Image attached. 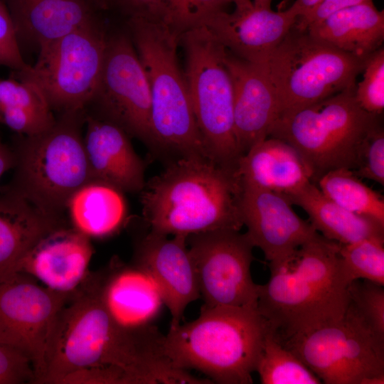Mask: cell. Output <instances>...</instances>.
I'll use <instances>...</instances> for the list:
<instances>
[{"mask_svg": "<svg viewBox=\"0 0 384 384\" xmlns=\"http://www.w3.org/2000/svg\"><path fill=\"white\" fill-rule=\"evenodd\" d=\"M102 280H85L60 311L38 383L60 384L78 370L110 366L125 370L132 384L178 383L182 372L165 354V335L152 324L117 322L102 300Z\"/></svg>", "mask_w": 384, "mask_h": 384, "instance_id": "obj_1", "label": "cell"}, {"mask_svg": "<svg viewBox=\"0 0 384 384\" xmlns=\"http://www.w3.org/2000/svg\"><path fill=\"white\" fill-rule=\"evenodd\" d=\"M339 243L319 234L285 262L270 267L257 306L280 341L338 320L349 302L339 270Z\"/></svg>", "mask_w": 384, "mask_h": 384, "instance_id": "obj_2", "label": "cell"}, {"mask_svg": "<svg viewBox=\"0 0 384 384\" xmlns=\"http://www.w3.org/2000/svg\"><path fill=\"white\" fill-rule=\"evenodd\" d=\"M240 191L235 171L209 158L179 159L146 182L141 191L142 214L150 231L169 236L240 230Z\"/></svg>", "mask_w": 384, "mask_h": 384, "instance_id": "obj_3", "label": "cell"}, {"mask_svg": "<svg viewBox=\"0 0 384 384\" xmlns=\"http://www.w3.org/2000/svg\"><path fill=\"white\" fill-rule=\"evenodd\" d=\"M268 324L257 306L201 307L193 321L170 328L164 351L174 366L219 384H250Z\"/></svg>", "mask_w": 384, "mask_h": 384, "instance_id": "obj_4", "label": "cell"}, {"mask_svg": "<svg viewBox=\"0 0 384 384\" xmlns=\"http://www.w3.org/2000/svg\"><path fill=\"white\" fill-rule=\"evenodd\" d=\"M128 30L151 93V148L157 154L209 158L196 123L183 71L178 60L179 35L160 21L131 16Z\"/></svg>", "mask_w": 384, "mask_h": 384, "instance_id": "obj_5", "label": "cell"}, {"mask_svg": "<svg viewBox=\"0 0 384 384\" xmlns=\"http://www.w3.org/2000/svg\"><path fill=\"white\" fill-rule=\"evenodd\" d=\"M85 115V110L62 112L47 130L19 134L11 147L13 178L3 190L47 215L63 218L71 196L93 180L82 134Z\"/></svg>", "mask_w": 384, "mask_h": 384, "instance_id": "obj_6", "label": "cell"}, {"mask_svg": "<svg viewBox=\"0 0 384 384\" xmlns=\"http://www.w3.org/2000/svg\"><path fill=\"white\" fill-rule=\"evenodd\" d=\"M355 88L283 113L271 128L269 137L288 142L300 154L315 184L331 170L355 169L363 142L381 124L380 115L358 105Z\"/></svg>", "mask_w": 384, "mask_h": 384, "instance_id": "obj_7", "label": "cell"}, {"mask_svg": "<svg viewBox=\"0 0 384 384\" xmlns=\"http://www.w3.org/2000/svg\"><path fill=\"white\" fill-rule=\"evenodd\" d=\"M363 60L294 26L264 62L279 115L354 89Z\"/></svg>", "mask_w": 384, "mask_h": 384, "instance_id": "obj_8", "label": "cell"}, {"mask_svg": "<svg viewBox=\"0 0 384 384\" xmlns=\"http://www.w3.org/2000/svg\"><path fill=\"white\" fill-rule=\"evenodd\" d=\"M196 123L209 159L236 170L240 158L234 129L233 89L224 62L225 48L204 25L179 36Z\"/></svg>", "mask_w": 384, "mask_h": 384, "instance_id": "obj_9", "label": "cell"}, {"mask_svg": "<svg viewBox=\"0 0 384 384\" xmlns=\"http://www.w3.org/2000/svg\"><path fill=\"white\" fill-rule=\"evenodd\" d=\"M280 341L321 383H384V341L350 302L339 319Z\"/></svg>", "mask_w": 384, "mask_h": 384, "instance_id": "obj_10", "label": "cell"}, {"mask_svg": "<svg viewBox=\"0 0 384 384\" xmlns=\"http://www.w3.org/2000/svg\"><path fill=\"white\" fill-rule=\"evenodd\" d=\"M107 40L95 20L40 48L35 65L11 78L36 85L53 111L86 110L99 83Z\"/></svg>", "mask_w": 384, "mask_h": 384, "instance_id": "obj_11", "label": "cell"}, {"mask_svg": "<svg viewBox=\"0 0 384 384\" xmlns=\"http://www.w3.org/2000/svg\"><path fill=\"white\" fill-rule=\"evenodd\" d=\"M203 308L257 306L251 275L255 247L240 230L218 229L187 236Z\"/></svg>", "mask_w": 384, "mask_h": 384, "instance_id": "obj_12", "label": "cell"}, {"mask_svg": "<svg viewBox=\"0 0 384 384\" xmlns=\"http://www.w3.org/2000/svg\"><path fill=\"white\" fill-rule=\"evenodd\" d=\"M90 105L96 113L89 114L117 126L151 148L149 85L129 33L107 36L100 78Z\"/></svg>", "mask_w": 384, "mask_h": 384, "instance_id": "obj_13", "label": "cell"}, {"mask_svg": "<svg viewBox=\"0 0 384 384\" xmlns=\"http://www.w3.org/2000/svg\"><path fill=\"white\" fill-rule=\"evenodd\" d=\"M73 293L38 284L23 273L0 284V343L29 359L35 383L43 375L58 316Z\"/></svg>", "mask_w": 384, "mask_h": 384, "instance_id": "obj_14", "label": "cell"}, {"mask_svg": "<svg viewBox=\"0 0 384 384\" xmlns=\"http://www.w3.org/2000/svg\"><path fill=\"white\" fill-rule=\"evenodd\" d=\"M292 206L283 195L241 184L239 208L245 234L263 252L270 267L285 262L319 234Z\"/></svg>", "mask_w": 384, "mask_h": 384, "instance_id": "obj_15", "label": "cell"}, {"mask_svg": "<svg viewBox=\"0 0 384 384\" xmlns=\"http://www.w3.org/2000/svg\"><path fill=\"white\" fill-rule=\"evenodd\" d=\"M186 236L149 231L137 243L134 266L156 284L171 315L170 328L178 326L188 305L201 297Z\"/></svg>", "mask_w": 384, "mask_h": 384, "instance_id": "obj_16", "label": "cell"}, {"mask_svg": "<svg viewBox=\"0 0 384 384\" xmlns=\"http://www.w3.org/2000/svg\"><path fill=\"white\" fill-rule=\"evenodd\" d=\"M292 6L284 11L253 7L232 14L220 11L205 18L206 26L234 55L260 64L280 43L298 18Z\"/></svg>", "mask_w": 384, "mask_h": 384, "instance_id": "obj_17", "label": "cell"}, {"mask_svg": "<svg viewBox=\"0 0 384 384\" xmlns=\"http://www.w3.org/2000/svg\"><path fill=\"white\" fill-rule=\"evenodd\" d=\"M224 62L233 84L235 134L242 156L269 137L279 115L278 104L273 87L258 64L238 58L226 48Z\"/></svg>", "mask_w": 384, "mask_h": 384, "instance_id": "obj_18", "label": "cell"}, {"mask_svg": "<svg viewBox=\"0 0 384 384\" xmlns=\"http://www.w3.org/2000/svg\"><path fill=\"white\" fill-rule=\"evenodd\" d=\"M92 253L88 236L73 227H60L37 242L21 263L18 273L52 290L71 293L86 279Z\"/></svg>", "mask_w": 384, "mask_h": 384, "instance_id": "obj_19", "label": "cell"}, {"mask_svg": "<svg viewBox=\"0 0 384 384\" xmlns=\"http://www.w3.org/2000/svg\"><path fill=\"white\" fill-rule=\"evenodd\" d=\"M85 124L84 145L92 179L124 193L141 192L146 183L145 164L135 152L129 136L117 126L87 112Z\"/></svg>", "mask_w": 384, "mask_h": 384, "instance_id": "obj_20", "label": "cell"}, {"mask_svg": "<svg viewBox=\"0 0 384 384\" xmlns=\"http://www.w3.org/2000/svg\"><path fill=\"white\" fill-rule=\"evenodd\" d=\"M235 174L241 184L287 197L313 182V174L302 156L288 142L268 137L238 160Z\"/></svg>", "mask_w": 384, "mask_h": 384, "instance_id": "obj_21", "label": "cell"}, {"mask_svg": "<svg viewBox=\"0 0 384 384\" xmlns=\"http://www.w3.org/2000/svg\"><path fill=\"white\" fill-rule=\"evenodd\" d=\"M66 226L63 218L47 215L19 196L0 193V284L12 279L37 242Z\"/></svg>", "mask_w": 384, "mask_h": 384, "instance_id": "obj_22", "label": "cell"}, {"mask_svg": "<svg viewBox=\"0 0 384 384\" xmlns=\"http://www.w3.org/2000/svg\"><path fill=\"white\" fill-rule=\"evenodd\" d=\"M20 40L38 48L95 21L86 0H7Z\"/></svg>", "mask_w": 384, "mask_h": 384, "instance_id": "obj_23", "label": "cell"}, {"mask_svg": "<svg viewBox=\"0 0 384 384\" xmlns=\"http://www.w3.org/2000/svg\"><path fill=\"white\" fill-rule=\"evenodd\" d=\"M311 36L365 61L384 40V11L372 0L336 11L306 28Z\"/></svg>", "mask_w": 384, "mask_h": 384, "instance_id": "obj_24", "label": "cell"}, {"mask_svg": "<svg viewBox=\"0 0 384 384\" xmlns=\"http://www.w3.org/2000/svg\"><path fill=\"white\" fill-rule=\"evenodd\" d=\"M102 297L114 319L127 327L151 324L163 304L154 282L135 266L114 267L104 275Z\"/></svg>", "mask_w": 384, "mask_h": 384, "instance_id": "obj_25", "label": "cell"}, {"mask_svg": "<svg viewBox=\"0 0 384 384\" xmlns=\"http://www.w3.org/2000/svg\"><path fill=\"white\" fill-rule=\"evenodd\" d=\"M286 198L292 204L302 208L313 228L328 240L345 245L384 237V225L341 207L313 182Z\"/></svg>", "mask_w": 384, "mask_h": 384, "instance_id": "obj_26", "label": "cell"}, {"mask_svg": "<svg viewBox=\"0 0 384 384\" xmlns=\"http://www.w3.org/2000/svg\"><path fill=\"white\" fill-rule=\"evenodd\" d=\"M67 211L73 227L89 238L116 233L127 219L124 192L103 181L92 180L70 198Z\"/></svg>", "mask_w": 384, "mask_h": 384, "instance_id": "obj_27", "label": "cell"}, {"mask_svg": "<svg viewBox=\"0 0 384 384\" xmlns=\"http://www.w3.org/2000/svg\"><path fill=\"white\" fill-rule=\"evenodd\" d=\"M0 114L3 123L25 136L47 130L56 119L36 85L14 78L0 79Z\"/></svg>", "mask_w": 384, "mask_h": 384, "instance_id": "obj_28", "label": "cell"}, {"mask_svg": "<svg viewBox=\"0 0 384 384\" xmlns=\"http://www.w3.org/2000/svg\"><path fill=\"white\" fill-rule=\"evenodd\" d=\"M352 169L331 170L316 181L319 188L345 209L384 225V198L364 183Z\"/></svg>", "mask_w": 384, "mask_h": 384, "instance_id": "obj_29", "label": "cell"}, {"mask_svg": "<svg viewBox=\"0 0 384 384\" xmlns=\"http://www.w3.org/2000/svg\"><path fill=\"white\" fill-rule=\"evenodd\" d=\"M255 372L262 384H320V379L270 331L266 333Z\"/></svg>", "mask_w": 384, "mask_h": 384, "instance_id": "obj_30", "label": "cell"}, {"mask_svg": "<svg viewBox=\"0 0 384 384\" xmlns=\"http://www.w3.org/2000/svg\"><path fill=\"white\" fill-rule=\"evenodd\" d=\"M338 256L340 272L347 286L360 279L383 286L384 237L339 244Z\"/></svg>", "mask_w": 384, "mask_h": 384, "instance_id": "obj_31", "label": "cell"}, {"mask_svg": "<svg viewBox=\"0 0 384 384\" xmlns=\"http://www.w3.org/2000/svg\"><path fill=\"white\" fill-rule=\"evenodd\" d=\"M362 80L356 85L354 95L366 112L381 115L384 110V49L381 47L364 62Z\"/></svg>", "mask_w": 384, "mask_h": 384, "instance_id": "obj_32", "label": "cell"}, {"mask_svg": "<svg viewBox=\"0 0 384 384\" xmlns=\"http://www.w3.org/2000/svg\"><path fill=\"white\" fill-rule=\"evenodd\" d=\"M350 304L375 335L384 341L383 286L365 280L352 282L348 287Z\"/></svg>", "mask_w": 384, "mask_h": 384, "instance_id": "obj_33", "label": "cell"}, {"mask_svg": "<svg viewBox=\"0 0 384 384\" xmlns=\"http://www.w3.org/2000/svg\"><path fill=\"white\" fill-rule=\"evenodd\" d=\"M353 171L361 178L384 186V130L381 124L370 131L363 142Z\"/></svg>", "mask_w": 384, "mask_h": 384, "instance_id": "obj_34", "label": "cell"}, {"mask_svg": "<svg viewBox=\"0 0 384 384\" xmlns=\"http://www.w3.org/2000/svg\"><path fill=\"white\" fill-rule=\"evenodd\" d=\"M0 66L14 72L26 69L27 64L21 55L14 23L4 3L0 0Z\"/></svg>", "mask_w": 384, "mask_h": 384, "instance_id": "obj_35", "label": "cell"}, {"mask_svg": "<svg viewBox=\"0 0 384 384\" xmlns=\"http://www.w3.org/2000/svg\"><path fill=\"white\" fill-rule=\"evenodd\" d=\"M35 383V373L29 359L0 343V384Z\"/></svg>", "mask_w": 384, "mask_h": 384, "instance_id": "obj_36", "label": "cell"}, {"mask_svg": "<svg viewBox=\"0 0 384 384\" xmlns=\"http://www.w3.org/2000/svg\"><path fill=\"white\" fill-rule=\"evenodd\" d=\"M150 18L166 25L180 36L186 30L184 0H154Z\"/></svg>", "mask_w": 384, "mask_h": 384, "instance_id": "obj_37", "label": "cell"}, {"mask_svg": "<svg viewBox=\"0 0 384 384\" xmlns=\"http://www.w3.org/2000/svg\"><path fill=\"white\" fill-rule=\"evenodd\" d=\"M368 0H324L306 14L299 17L294 26L299 30H306L309 25L323 20L336 11L356 6Z\"/></svg>", "mask_w": 384, "mask_h": 384, "instance_id": "obj_38", "label": "cell"}, {"mask_svg": "<svg viewBox=\"0 0 384 384\" xmlns=\"http://www.w3.org/2000/svg\"><path fill=\"white\" fill-rule=\"evenodd\" d=\"M186 8V30L199 26L207 16L223 11L233 0H184Z\"/></svg>", "mask_w": 384, "mask_h": 384, "instance_id": "obj_39", "label": "cell"}, {"mask_svg": "<svg viewBox=\"0 0 384 384\" xmlns=\"http://www.w3.org/2000/svg\"><path fill=\"white\" fill-rule=\"evenodd\" d=\"M125 7L131 16H142L150 18L154 0H115Z\"/></svg>", "mask_w": 384, "mask_h": 384, "instance_id": "obj_40", "label": "cell"}, {"mask_svg": "<svg viewBox=\"0 0 384 384\" xmlns=\"http://www.w3.org/2000/svg\"><path fill=\"white\" fill-rule=\"evenodd\" d=\"M15 164L16 156L13 149L4 144L0 138V178L6 171L14 169Z\"/></svg>", "mask_w": 384, "mask_h": 384, "instance_id": "obj_41", "label": "cell"}, {"mask_svg": "<svg viewBox=\"0 0 384 384\" xmlns=\"http://www.w3.org/2000/svg\"><path fill=\"white\" fill-rule=\"evenodd\" d=\"M324 0H295L291 6L301 17L317 6Z\"/></svg>", "mask_w": 384, "mask_h": 384, "instance_id": "obj_42", "label": "cell"}, {"mask_svg": "<svg viewBox=\"0 0 384 384\" xmlns=\"http://www.w3.org/2000/svg\"><path fill=\"white\" fill-rule=\"evenodd\" d=\"M235 4V11L241 12L247 11L253 7V3L251 0H233Z\"/></svg>", "mask_w": 384, "mask_h": 384, "instance_id": "obj_43", "label": "cell"}, {"mask_svg": "<svg viewBox=\"0 0 384 384\" xmlns=\"http://www.w3.org/2000/svg\"><path fill=\"white\" fill-rule=\"evenodd\" d=\"M272 0H253V6L255 8L270 9Z\"/></svg>", "mask_w": 384, "mask_h": 384, "instance_id": "obj_44", "label": "cell"}, {"mask_svg": "<svg viewBox=\"0 0 384 384\" xmlns=\"http://www.w3.org/2000/svg\"><path fill=\"white\" fill-rule=\"evenodd\" d=\"M1 122H2V118H1V115L0 114V123H1Z\"/></svg>", "mask_w": 384, "mask_h": 384, "instance_id": "obj_45", "label": "cell"}]
</instances>
